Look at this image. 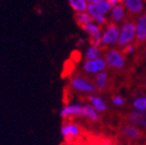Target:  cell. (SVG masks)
<instances>
[{
  "label": "cell",
  "instance_id": "ffe728a7",
  "mask_svg": "<svg viewBox=\"0 0 146 145\" xmlns=\"http://www.w3.org/2000/svg\"><path fill=\"white\" fill-rule=\"evenodd\" d=\"M68 3L69 6L75 13L86 11L87 7H88V2L86 0H68Z\"/></svg>",
  "mask_w": 146,
  "mask_h": 145
},
{
  "label": "cell",
  "instance_id": "8fae6325",
  "mask_svg": "<svg viewBox=\"0 0 146 145\" xmlns=\"http://www.w3.org/2000/svg\"><path fill=\"white\" fill-rule=\"evenodd\" d=\"M122 4L131 16H138L145 11V0H125Z\"/></svg>",
  "mask_w": 146,
  "mask_h": 145
},
{
  "label": "cell",
  "instance_id": "9c48e42d",
  "mask_svg": "<svg viewBox=\"0 0 146 145\" xmlns=\"http://www.w3.org/2000/svg\"><path fill=\"white\" fill-rule=\"evenodd\" d=\"M120 133L127 140H138L142 137V129L131 123H124L120 127Z\"/></svg>",
  "mask_w": 146,
  "mask_h": 145
},
{
  "label": "cell",
  "instance_id": "44dd1931",
  "mask_svg": "<svg viewBox=\"0 0 146 145\" xmlns=\"http://www.w3.org/2000/svg\"><path fill=\"white\" fill-rule=\"evenodd\" d=\"M111 102L114 107L116 108H122L125 106L126 104V100L123 95L121 94H115L111 98Z\"/></svg>",
  "mask_w": 146,
  "mask_h": 145
},
{
  "label": "cell",
  "instance_id": "e0dca14e",
  "mask_svg": "<svg viewBox=\"0 0 146 145\" xmlns=\"http://www.w3.org/2000/svg\"><path fill=\"white\" fill-rule=\"evenodd\" d=\"M104 50L103 47H98V46H94L90 45L87 46L86 49L84 51V60H94V59H98L100 57H104Z\"/></svg>",
  "mask_w": 146,
  "mask_h": 145
},
{
  "label": "cell",
  "instance_id": "ba28073f",
  "mask_svg": "<svg viewBox=\"0 0 146 145\" xmlns=\"http://www.w3.org/2000/svg\"><path fill=\"white\" fill-rule=\"evenodd\" d=\"M60 133L64 140L71 141L78 138L81 135V129L76 123L72 121H66L62 124Z\"/></svg>",
  "mask_w": 146,
  "mask_h": 145
},
{
  "label": "cell",
  "instance_id": "8992f818",
  "mask_svg": "<svg viewBox=\"0 0 146 145\" xmlns=\"http://www.w3.org/2000/svg\"><path fill=\"white\" fill-rule=\"evenodd\" d=\"M108 66L104 57H100L94 60H84L81 65V70L85 75L96 76L98 73L107 71Z\"/></svg>",
  "mask_w": 146,
  "mask_h": 145
},
{
  "label": "cell",
  "instance_id": "9a60e30c",
  "mask_svg": "<svg viewBox=\"0 0 146 145\" xmlns=\"http://www.w3.org/2000/svg\"><path fill=\"white\" fill-rule=\"evenodd\" d=\"M127 121L131 124L136 125L142 130L146 129V111H135L132 110L128 113Z\"/></svg>",
  "mask_w": 146,
  "mask_h": 145
},
{
  "label": "cell",
  "instance_id": "5bb4252c",
  "mask_svg": "<svg viewBox=\"0 0 146 145\" xmlns=\"http://www.w3.org/2000/svg\"><path fill=\"white\" fill-rule=\"evenodd\" d=\"M87 102L94 108L98 113L104 114L108 110V102L105 98L98 93L87 95Z\"/></svg>",
  "mask_w": 146,
  "mask_h": 145
},
{
  "label": "cell",
  "instance_id": "7a4b0ae2",
  "mask_svg": "<svg viewBox=\"0 0 146 145\" xmlns=\"http://www.w3.org/2000/svg\"><path fill=\"white\" fill-rule=\"evenodd\" d=\"M121 48H108L104 53V58L107 63L108 69L114 71H121L127 65V58Z\"/></svg>",
  "mask_w": 146,
  "mask_h": 145
},
{
  "label": "cell",
  "instance_id": "4fadbf2b",
  "mask_svg": "<svg viewBox=\"0 0 146 145\" xmlns=\"http://www.w3.org/2000/svg\"><path fill=\"white\" fill-rule=\"evenodd\" d=\"M109 19L111 23H114L116 25H122L125 21L128 19V12L126 11L125 7L122 3L113 6L112 10L109 14Z\"/></svg>",
  "mask_w": 146,
  "mask_h": 145
},
{
  "label": "cell",
  "instance_id": "7402d4cb",
  "mask_svg": "<svg viewBox=\"0 0 146 145\" xmlns=\"http://www.w3.org/2000/svg\"><path fill=\"white\" fill-rule=\"evenodd\" d=\"M96 4L104 13L108 14V15L110 14V12H111V10L113 8V5L108 0H102V1H100L98 3H96Z\"/></svg>",
  "mask_w": 146,
  "mask_h": 145
},
{
  "label": "cell",
  "instance_id": "7c38bea8",
  "mask_svg": "<svg viewBox=\"0 0 146 145\" xmlns=\"http://www.w3.org/2000/svg\"><path fill=\"white\" fill-rule=\"evenodd\" d=\"M86 11L88 12V14L92 18V21L98 25H100V27H105L106 25L110 23L109 15L106 13H104L98 6L96 4H88Z\"/></svg>",
  "mask_w": 146,
  "mask_h": 145
},
{
  "label": "cell",
  "instance_id": "2e32d148",
  "mask_svg": "<svg viewBox=\"0 0 146 145\" xmlns=\"http://www.w3.org/2000/svg\"><path fill=\"white\" fill-rule=\"evenodd\" d=\"M94 85L96 86L98 91L102 92L105 91L108 87V84L110 82V74L108 71H104V72L98 73V75L94 77Z\"/></svg>",
  "mask_w": 146,
  "mask_h": 145
},
{
  "label": "cell",
  "instance_id": "ac0fdd59",
  "mask_svg": "<svg viewBox=\"0 0 146 145\" xmlns=\"http://www.w3.org/2000/svg\"><path fill=\"white\" fill-rule=\"evenodd\" d=\"M131 107L135 111H146V93L135 95L131 100Z\"/></svg>",
  "mask_w": 146,
  "mask_h": 145
},
{
  "label": "cell",
  "instance_id": "83f0119b",
  "mask_svg": "<svg viewBox=\"0 0 146 145\" xmlns=\"http://www.w3.org/2000/svg\"><path fill=\"white\" fill-rule=\"evenodd\" d=\"M124 1H125V0H121V3H122V2H124Z\"/></svg>",
  "mask_w": 146,
  "mask_h": 145
},
{
  "label": "cell",
  "instance_id": "603a6c76",
  "mask_svg": "<svg viewBox=\"0 0 146 145\" xmlns=\"http://www.w3.org/2000/svg\"><path fill=\"white\" fill-rule=\"evenodd\" d=\"M123 52L125 53L126 56H131V55L135 54L137 51V46H136V43H132L130 45L126 46L124 49H122Z\"/></svg>",
  "mask_w": 146,
  "mask_h": 145
},
{
  "label": "cell",
  "instance_id": "6da1fadb",
  "mask_svg": "<svg viewBox=\"0 0 146 145\" xmlns=\"http://www.w3.org/2000/svg\"><path fill=\"white\" fill-rule=\"evenodd\" d=\"M100 113L96 111L88 102H71L65 104L60 110V116L63 119L84 118L92 123L98 122Z\"/></svg>",
  "mask_w": 146,
  "mask_h": 145
},
{
  "label": "cell",
  "instance_id": "277c9868",
  "mask_svg": "<svg viewBox=\"0 0 146 145\" xmlns=\"http://www.w3.org/2000/svg\"><path fill=\"white\" fill-rule=\"evenodd\" d=\"M132 43H136V27L134 19H129L120 25V38L118 47L124 49L126 46Z\"/></svg>",
  "mask_w": 146,
  "mask_h": 145
},
{
  "label": "cell",
  "instance_id": "cb8c5ba5",
  "mask_svg": "<svg viewBox=\"0 0 146 145\" xmlns=\"http://www.w3.org/2000/svg\"><path fill=\"white\" fill-rule=\"evenodd\" d=\"M111 4L113 5V6H115V5H118V4H120L121 3V0H108Z\"/></svg>",
  "mask_w": 146,
  "mask_h": 145
},
{
  "label": "cell",
  "instance_id": "3957f363",
  "mask_svg": "<svg viewBox=\"0 0 146 145\" xmlns=\"http://www.w3.org/2000/svg\"><path fill=\"white\" fill-rule=\"evenodd\" d=\"M70 87L72 90L76 91L78 93L85 95H90L94 93H98L96 86L94 85V80L86 78L82 75H73L70 78Z\"/></svg>",
  "mask_w": 146,
  "mask_h": 145
},
{
  "label": "cell",
  "instance_id": "d4e9b609",
  "mask_svg": "<svg viewBox=\"0 0 146 145\" xmlns=\"http://www.w3.org/2000/svg\"><path fill=\"white\" fill-rule=\"evenodd\" d=\"M86 1L88 2V4H96V3H98L102 0H86Z\"/></svg>",
  "mask_w": 146,
  "mask_h": 145
},
{
  "label": "cell",
  "instance_id": "5b68a950",
  "mask_svg": "<svg viewBox=\"0 0 146 145\" xmlns=\"http://www.w3.org/2000/svg\"><path fill=\"white\" fill-rule=\"evenodd\" d=\"M119 38H120V25L110 21L103 27L102 34V47L112 48L118 47Z\"/></svg>",
  "mask_w": 146,
  "mask_h": 145
},
{
  "label": "cell",
  "instance_id": "d6986e66",
  "mask_svg": "<svg viewBox=\"0 0 146 145\" xmlns=\"http://www.w3.org/2000/svg\"><path fill=\"white\" fill-rule=\"evenodd\" d=\"M74 18H75V21L78 25V27H80L81 29H83V27H85L87 25L92 23V18H91V16L89 15L87 11L77 12V13H75V15H74Z\"/></svg>",
  "mask_w": 146,
  "mask_h": 145
},
{
  "label": "cell",
  "instance_id": "52a82bcc",
  "mask_svg": "<svg viewBox=\"0 0 146 145\" xmlns=\"http://www.w3.org/2000/svg\"><path fill=\"white\" fill-rule=\"evenodd\" d=\"M82 30L88 36V41L90 45L102 47V34H103V27L96 23H90Z\"/></svg>",
  "mask_w": 146,
  "mask_h": 145
},
{
  "label": "cell",
  "instance_id": "30bf717a",
  "mask_svg": "<svg viewBox=\"0 0 146 145\" xmlns=\"http://www.w3.org/2000/svg\"><path fill=\"white\" fill-rule=\"evenodd\" d=\"M134 21L136 27V43L143 45L146 43V11L137 16Z\"/></svg>",
  "mask_w": 146,
  "mask_h": 145
},
{
  "label": "cell",
  "instance_id": "484cf974",
  "mask_svg": "<svg viewBox=\"0 0 146 145\" xmlns=\"http://www.w3.org/2000/svg\"><path fill=\"white\" fill-rule=\"evenodd\" d=\"M143 58L146 60V48L143 50Z\"/></svg>",
  "mask_w": 146,
  "mask_h": 145
},
{
  "label": "cell",
  "instance_id": "4316f807",
  "mask_svg": "<svg viewBox=\"0 0 146 145\" xmlns=\"http://www.w3.org/2000/svg\"><path fill=\"white\" fill-rule=\"evenodd\" d=\"M143 87L145 88V90H146V78L144 79V81H143Z\"/></svg>",
  "mask_w": 146,
  "mask_h": 145
}]
</instances>
